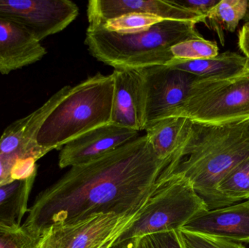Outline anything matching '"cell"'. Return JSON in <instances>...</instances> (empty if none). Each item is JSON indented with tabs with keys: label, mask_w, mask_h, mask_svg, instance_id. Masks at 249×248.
Here are the masks:
<instances>
[{
	"label": "cell",
	"mask_w": 249,
	"mask_h": 248,
	"mask_svg": "<svg viewBox=\"0 0 249 248\" xmlns=\"http://www.w3.org/2000/svg\"><path fill=\"white\" fill-rule=\"evenodd\" d=\"M146 135L97 160L73 166L41 192L21 227L41 238L53 226L95 214L128 215L142 209L168 177Z\"/></svg>",
	"instance_id": "obj_1"
},
{
	"label": "cell",
	"mask_w": 249,
	"mask_h": 248,
	"mask_svg": "<svg viewBox=\"0 0 249 248\" xmlns=\"http://www.w3.org/2000/svg\"><path fill=\"white\" fill-rule=\"evenodd\" d=\"M249 157V119L222 125L193 122L185 141L167 165L190 181L209 211L228 207L218 192L224 178Z\"/></svg>",
	"instance_id": "obj_2"
},
{
	"label": "cell",
	"mask_w": 249,
	"mask_h": 248,
	"mask_svg": "<svg viewBox=\"0 0 249 248\" xmlns=\"http://www.w3.org/2000/svg\"><path fill=\"white\" fill-rule=\"evenodd\" d=\"M192 21L164 20L144 32L122 34L103 26H89L85 44L89 53L115 69H141L167 65L174 59L171 48L189 39H201Z\"/></svg>",
	"instance_id": "obj_3"
},
{
	"label": "cell",
	"mask_w": 249,
	"mask_h": 248,
	"mask_svg": "<svg viewBox=\"0 0 249 248\" xmlns=\"http://www.w3.org/2000/svg\"><path fill=\"white\" fill-rule=\"evenodd\" d=\"M114 78L101 73L74 87L42 123L36 144L46 154L98 127L111 123Z\"/></svg>",
	"instance_id": "obj_4"
},
{
	"label": "cell",
	"mask_w": 249,
	"mask_h": 248,
	"mask_svg": "<svg viewBox=\"0 0 249 248\" xmlns=\"http://www.w3.org/2000/svg\"><path fill=\"white\" fill-rule=\"evenodd\" d=\"M209 211L190 181L181 175L168 176L149 197L131 225L117 242L136 240L143 236L178 231Z\"/></svg>",
	"instance_id": "obj_5"
},
{
	"label": "cell",
	"mask_w": 249,
	"mask_h": 248,
	"mask_svg": "<svg viewBox=\"0 0 249 248\" xmlns=\"http://www.w3.org/2000/svg\"><path fill=\"white\" fill-rule=\"evenodd\" d=\"M173 116L211 125L249 120V72L239 79H199Z\"/></svg>",
	"instance_id": "obj_6"
},
{
	"label": "cell",
	"mask_w": 249,
	"mask_h": 248,
	"mask_svg": "<svg viewBox=\"0 0 249 248\" xmlns=\"http://www.w3.org/2000/svg\"><path fill=\"white\" fill-rule=\"evenodd\" d=\"M143 208L128 215L95 214L78 221L53 226L41 237L39 248H99L120 237Z\"/></svg>",
	"instance_id": "obj_7"
},
{
	"label": "cell",
	"mask_w": 249,
	"mask_h": 248,
	"mask_svg": "<svg viewBox=\"0 0 249 248\" xmlns=\"http://www.w3.org/2000/svg\"><path fill=\"white\" fill-rule=\"evenodd\" d=\"M146 96V125L174 116L185 103L200 77L167 65L139 69ZM144 129V131H145Z\"/></svg>",
	"instance_id": "obj_8"
},
{
	"label": "cell",
	"mask_w": 249,
	"mask_h": 248,
	"mask_svg": "<svg viewBox=\"0 0 249 248\" xmlns=\"http://www.w3.org/2000/svg\"><path fill=\"white\" fill-rule=\"evenodd\" d=\"M79 14L70 0H0V16L32 33L41 42L72 23Z\"/></svg>",
	"instance_id": "obj_9"
},
{
	"label": "cell",
	"mask_w": 249,
	"mask_h": 248,
	"mask_svg": "<svg viewBox=\"0 0 249 248\" xmlns=\"http://www.w3.org/2000/svg\"><path fill=\"white\" fill-rule=\"evenodd\" d=\"M139 132L109 123L91 130L61 149L60 168L86 164L138 138Z\"/></svg>",
	"instance_id": "obj_10"
},
{
	"label": "cell",
	"mask_w": 249,
	"mask_h": 248,
	"mask_svg": "<svg viewBox=\"0 0 249 248\" xmlns=\"http://www.w3.org/2000/svg\"><path fill=\"white\" fill-rule=\"evenodd\" d=\"M111 123L133 131H144L146 96L139 69H115Z\"/></svg>",
	"instance_id": "obj_11"
},
{
	"label": "cell",
	"mask_w": 249,
	"mask_h": 248,
	"mask_svg": "<svg viewBox=\"0 0 249 248\" xmlns=\"http://www.w3.org/2000/svg\"><path fill=\"white\" fill-rule=\"evenodd\" d=\"M146 13L165 20L205 23L206 17L172 4L170 0H90L89 26H104L108 20L128 13Z\"/></svg>",
	"instance_id": "obj_12"
},
{
	"label": "cell",
	"mask_w": 249,
	"mask_h": 248,
	"mask_svg": "<svg viewBox=\"0 0 249 248\" xmlns=\"http://www.w3.org/2000/svg\"><path fill=\"white\" fill-rule=\"evenodd\" d=\"M71 87L70 85L62 87L39 109L10 124L0 138V155L39 160L47 154L36 145V135L44 121L67 96Z\"/></svg>",
	"instance_id": "obj_13"
},
{
	"label": "cell",
	"mask_w": 249,
	"mask_h": 248,
	"mask_svg": "<svg viewBox=\"0 0 249 248\" xmlns=\"http://www.w3.org/2000/svg\"><path fill=\"white\" fill-rule=\"evenodd\" d=\"M183 230L249 244V199L206 211Z\"/></svg>",
	"instance_id": "obj_14"
},
{
	"label": "cell",
	"mask_w": 249,
	"mask_h": 248,
	"mask_svg": "<svg viewBox=\"0 0 249 248\" xmlns=\"http://www.w3.org/2000/svg\"><path fill=\"white\" fill-rule=\"evenodd\" d=\"M47 50L20 25L0 16V74L7 75L40 61Z\"/></svg>",
	"instance_id": "obj_15"
},
{
	"label": "cell",
	"mask_w": 249,
	"mask_h": 248,
	"mask_svg": "<svg viewBox=\"0 0 249 248\" xmlns=\"http://www.w3.org/2000/svg\"><path fill=\"white\" fill-rule=\"evenodd\" d=\"M167 66L206 78L232 79L249 72V61L244 55L225 52L203 59H173Z\"/></svg>",
	"instance_id": "obj_16"
},
{
	"label": "cell",
	"mask_w": 249,
	"mask_h": 248,
	"mask_svg": "<svg viewBox=\"0 0 249 248\" xmlns=\"http://www.w3.org/2000/svg\"><path fill=\"white\" fill-rule=\"evenodd\" d=\"M193 122L180 116H171L146 127V136L157 157L170 163L185 141Z\"/></svg>",
	"instance_id": "obj_17"
},
{
	"label": "cell",
	"mask_w": 249,
	"mask_h": 248,
	"mask_svg": "<svg viewBox=\"0 0 249 248\" xmlns=\"http://www.w3.org/2000/svg\"><path fill=\"white\" fill-rule=\"evenodd\" d=\"M36 176L0 186V225L19 228L28 212V201Z\"/></svg>",
	"instance_id": "obj_18"
},
{
	"label": "cell",
	"mask_w": 249,
	"mask_h": 248,
	"mask_svg": "<svg viewBox=\"0 0 249 248\" xmlns=\"http://www.w3.org/2000/svg\"><path fill=\"white\" fill-rule=\"evenodd\" d=\"M248 0H220L209 12L205 24L214 31L222 45H225V31L234 32L244 20Z\"/></svg>",
	"instance_id": "obj_19"
},
{
	"label": "cell",
	"mask_w": 249,
	"mask_h": 248,
	"mask_svg": "<svg viewBox=\"0 0 249 248\" xmlns=\"http://www.w3.org/2000/svg\"><path fill=\"white\" fill-rule=\"evenodd\" d=\"M218 192L228 206L249 199V157L224 178L218 186Z\"/></svg>",
	"instance_id": "obj_20"
},
{
	"label": "cell",
	"mask_w": 249,
	"mask_h": 248,
	"mask_svg": "<svg viewBox=\"0 0 249 248\" xmlns=\"http://www.w3.org/2000/svg\"><path fill=\"white\" fill-rule=\"evenodd\" d=\"M164 20L165 19L146 13H128L108 20L103 27L109 32L130 34L144 32Z\"/></svg>",
	"instance_id": "obj_21"
},
{
	"label": "cell",
	"mask_w": 249,
	"mask_h": 248,
	"mask_svg": "<svg viewBox=\"0 0 249 248\" xmlns=\"http://www.w3.org/2000/svg\"><path fill=\"white\" fill-rule=\"evenodd\" d=\"M171 52L174 59L189 61L216 56L219 54V48L216 42L201 38L176 44L171 47Z\"/></svg>",
	"instance_id": "obj_22"
},
{
	"label": "cell",
	"mask_w": 249,
	"mask_h": 248,
	"mask_svg": "<svg viewBox=\"0 0 249 248\" xmlns=\"http://www.w3.org/2000/svg\"><path fill=\"white\" fill-rule=\"evenodd\" d=\"M184 248H247L241 243L187 230H179Z\"/></svg>",
	"instance_id": "obj_23"
},
{
	"label": "cell",
	"mask_w": 249,
	"mask_h": 248,
	"mask_svg": "<svg viewBox=\"0 0 249 248\" xmlns=\"http://www.w3.org/2000/svg\"><path fill=\"white\" fill-rule=\"evenodd\" d=\"M39 240L22 227L10 228L0 225V248H39Z\"/></svg>",
	"instance_id": "obj_24"
},
{
	"label": "cell",
	"mask_w": 249,
	"mask_h": 248,
	"mask_svg": "<svg viewBox=\"0 0 249 248\" xmlns=\"http://www.w3.org/2000/svg\"><path fill=\"white\" fill-rule=\"evenodd\" d=\"M137 248H184L179 230L155 233L136 240Z\"/></svg>",
	"instance_id": "obj_25"
},
{
	"label": "cell",
	"mask_w": 249,
	"mask_h": 248,
	"mask_svg": "<svg viewBox=\"0 0 249 248\" xmlns=\"http://www.w3.org/2000/svg\"><path fill=\"white\" fill-rule=\"evenodd\" d=\"M24 160L15 156L0 155V186L13 181L23 180L22 167Z\"/></svg>",
	"instance_id": "obj_26"
},
{
	"label": "cell",
	"mask_w": 249,
	"mask_h": 248,
	"mask_svg": "<svg viewBox=\"0 0 249 248\" xmlns=\"http://www.w3.org/2000/svg\"><path fill=\"white\" fill-rule=\"evenodd\" d=\"M220 0H170L172 4L206 17Z\"/></svg>",
	"instance_id": "obj_27"
},
{
	"label": "cell",
	"mask_w": 249,
	"mask_h": 248,
	"mask_svg": "<svg viewBox=\"0 0 249 248\" xmlns=\"http://www.w3.org/2000/svg\"><path fill=\"white\" fill-rule=\"evenodd\" d=\"M238 45L244 56L249 61V23L244 24L239 32Z\"/></svg>",
	"instance_id": "obj_28"
},
{
	"label": "cell",
	"mask_w": 249,
	"mask_h": 248,
	"mask_svg": "<svg viewBox=\"0 0 249 248\" xmlns=\"http://www.w3.org/2000/svg\"><path fill=\"white\" fill-rule=\"evenodd\" d=\"M111 248H136V240H127V241L115 242Z\"/></svg>",
	"instance_id": "obj_29"
},
{
	"label": "cell",
	"mask_w": 249,
	"mask_h": 248,
	"mask_svg": "<svg viewBox=\"0 0 249 248\" xmlns=\"http://www.w3.org/2000/svg\"><path fill=\"white\" fill-rule=\"evenodd\" d=\"M118 237H116V238L112 239V240H109V241L107 242L105 244H104L103 246H102V247H100L99 248H111L112 247V246H114V244H115V242L117 241V240H118Z\"/></svg>",
	"instance_id": "obj_30"
},
{
	"label": "cell",
	"mask_w": 249,
	"mask_h": 248,
	"mask_svg": "<svg viewBox=\"0 0 249 248\" xmlns=\"http://www.w3.org/2000/svg\"><path fill=\"white\" fill-rule=\"evenodd\" d=\"M243 20L245 22V24H247V23H249V1H248V5H247V12H246L245 16H244V18Z\"/></svg>",
	"instance_id": "obj_31"
},
{
	"label": "cell",
	"mask_w": 249,
	"mask_h": 248,
	"mask_svg": "<svg viewBox=\"0 0 249 248\" xmlns=\"http://www.w3.org/2000/svg\"><path fill=\"white\" fill-rule=\"evenodd\" d=\"M136 248H137V246H136Z\"/></svg>",
	"instance_id": "obj_32"
}]
</instances>
